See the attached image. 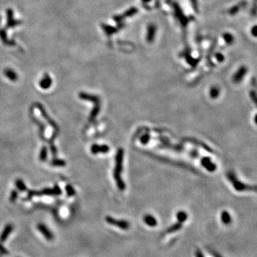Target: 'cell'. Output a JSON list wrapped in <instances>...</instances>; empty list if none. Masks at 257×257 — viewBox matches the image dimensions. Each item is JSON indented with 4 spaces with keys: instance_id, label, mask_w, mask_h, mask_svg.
Wrapping results in <instances>:
<instances>
[{
    "instance_id": "1",
    "label": "cell",
    "mask_w": 257,
    "mask_h": 257,
    "mask_svg": "<svg viewBox=\"0 0 257 257\" xmlns=\"http://www.w3.org/2000/svg\"><path fill=\"white\" fill-rule=\"evenodd\" d=\"M124 150L119 149L115 156V167L114 169V178L115 179L117 187L120 191H124L126 188L124 182L121 178V172L123 170Z\"/></svg>"
},
{
    "instance_id": "2",
    "label": "cell",
    "mask_w": 257,
    "mask_h": 257,
    "mask_svg": "<svg viewBox=\"0 0 257 257\" xmlns=\"http://www.w3.org/2000/svg\"><path fill=\"white\" fill-rule=\"evenodd\" d=\"M227 178L230 181L235 190L238 191H256V186H252L247 184H243L242 182H239L238 178H236L235 174L232 172H229L227 174Z\"/></svg>"
},
{
    "instance_id": "3",
    "label": "cell",
    "mask_w": 257,
    "mask_h": 257,
    "mask_svg": "<svg viewBox=\"0 0 257 257\" xmlns=\"http://www.w3.org/2000/svg\"><path fill=\"white\" fill-rule=\"evenodd\" d=\"M105 220L109 224L114 226L124 231L129 230L131 227L129 221L124 220V219H117L113 218L112 217H110V216H107L105 218Z\"/></svg>"
},
{
    "instance_id": "4",
    "label": "cell",
    "mask_w": 257,
    "mask_h": 257,
    "mask_svg": "<svg viewBox=\"0 0 257 257\" xmlns=\"http://www.w3.org/2000/svg\"><path fill=\"white\" fill-rule=\"evenodd\" d=\"M156 32H157V27L155 24H149L146 27V40L149 43H152L155 40Z\"/></svg>"
},
{
    "instance_id": "5",
    "label": "cell",
    "mask_w": 257,
    "mask_h": 257,
    "mask_svg": "<svg viewBox=\"0 0 257 257\" xmlns=\"http://www.w3.org/2000/svg\"><path fill=\"white\" fill-rule=\"evenodd\" d=\"M61 194V190L58 186L53 188V189H45L40 192L31 191L30 194L32 195H59Z\"/></svg>"
},
{
    "instance_id": "6",
    "label": "cell",
    "mask_w": 257,
    "mask_h": 257,
    "mask_svg": "<svg viewBox=\"0 0 257 257\" xmlns=\"http://www.w3.org/2000/svg\"><path fill=\"white\" fill-rule=\"evenodd\" d=\"M247 73V68L246 66H242L241 67L239 68V69L237 70L236 73L234 74V75L233 76L232 80L234 83L238 84L239 82L242 81V79H244V77Z\"/></svg>"
},
{
    "instance_id": "7",
    "label": "cell",
    "mask_w": 257,
    "mask_h": 257,
    "mask_svg": "<svg viewBox=\"0 0 257 257\" xmlns=\"http://www.w3.org/2000/svg\"><path fill=\"white\" fill-rule=\"evenodd\" d=\"M37 229L42 233V235L44 236L49 241H52L54 239V235L52 233L50 229L47 228V226H46L43 223H39L37 225Z\"/></svg>"
},
{
    "instance_id": "8",
    "label": "cell",
    "mask_w": 257,
    "mask_h": 257,
    "mask_svg": "<svg viewBox=\"0 0 257 257\" xmlns=\"http://www.w3.org/2000/svg\"><path fill=\"white\" fill-rule=\"evenodd\" d=\"M201 165L209 172H214L217 169V166L211 162V159L209 157H204L201 160Z\"/></svg>"
},
{
    "instance_id": "9",
    "label": "cell",
    "mask_w": 257,
    "mask_h": 257,
    "mask_svg": "<svg viewBox=\"0 0 257 257\" xmlns=\"http://www.w3.org/2000/svg\"><path fill=\"white\" fill-rule=\"evenodd\" d=\"M109 151V147L107 145H99V144H94L91 147V152L93 154H97L99 153H107Z\"/></svg>"
},
{
    "instance_id": "10",
    "label": "cell",
    "mask_w": 257,
    "mask_h": 257,
    "mask_svg": "<svg viewBox=\"0 0 257 257\" xmlns=\"http://www.w3.org/2000/svg\"><path fill=\"white\" fill-rule=\"evenodd\" d=\"M13 229V225L11 224V223H9V224L6 226L5 229H4V230L2 231V232L1 236H0V241H1V242H5V241L7 240V239L9 237V234L12 232Z\"/></svg>"
},
{
    "instance_id": "11",
    "label": "cell",
    "mask_w": 257,
    "mask_h": 257,
    "mask_svg": "<svg viewBox=\"0 0 257 257\" xmlns=\"http://www.w3.org/2000/svg\"><path fill=\"white\" fill-rule=\"evenodd\" d=\"M144 221L145 224L149 227H155L158 225V221L154 216L152 214H146L144 217Z\"/></svg>"
},
{
    "instance_id": "12",
    "label": "cell",
    "mask_w": 257,
    "mask_h": 257,
    "mask_svg": "<svg viewBox=\"0 0 257 257\" xmlns=\"http://www.w3.org/2000/svg\"><path fill=\"white\" fill-rule=\"evenodd\" d=\"M182 227H183V223H181L176 221L175 223L169 226L168 228L166 229L165 231H164V233H165V234H170V233L177 232V231H179L181 230Z\"/></svg>"
},
{
    "instance_id": "13",
    "label": "cell",
    "mask_w": 257,
    "mask_h": 257,
    "mask_svg": "<svg viewBox=\"0 0 257 257\" xmlns=\"http://www.w3.org/2000/svg\"><path fill=\"white\" fill-rule=\"evenodd\" d=\"M220 219L223 224L226 226L230 225L231 222H232V218H231V214H229V212H228L227 211H225V210L221 211L220 214Z\"/></svg>"
},
{
    "instance_id": "14",
    "label": "cell",
    "mask_w": 257,
    "mask_h": 257,
    "mask_svg": "<svg viewBox=\"0 0 257 257\" xmlns=\"http://www.w3.org/2000/svg\"><path fill=\"white\" fill-rule=\"evenodd\" d=\"M52 80L48 75H45L44 77L40 82V87L43 89H47L51 87Z\"/></svg>"
},
{
    "instance_id": "15",
    "label": "cell",
    "mask_w": 257,
    "mask_h": 257,
    "mask_svg": "<svg viewBox=\"0 0 257 257\" xmlns=\"http://www.w3.org/2000/svg\"><path fill=\"white\" fill-rule=\"evenodd\" d=\"M176 218L177 222L184 223L188 219V214L184 211H178L176 214Z\"/></svg>"
},
{
    "instance_id": "16",
    "label": "cell",
    "mask_w": 257,
    "mask_h": 257,
    "mask_svg": "<svg viewBox=\"0 0 257 257\" xmlns=\"http://www.w3.org/2000/svg\"><path fill=\"white\" fill-rule=\"evenodd\" d=\"M223 38L226 43L228 44H233V42H234V37H233L232 34H231V33L229 32L224 33V34H223Z\"/></svg>"
},
{
    "instance_id": "17",
    "label": "cell",
    "mask_w": 257,
    "mask_h": 257,
    "mask_svg": "<svg viewBox=\"0 0 257 257\" xmlns=\"http://www.w3.org/2000/svg\"><path fill=\"white\" fill-rule=\"evenodd\" d=\"M5 76H7L8 79H10L11 81H16V79H17V76L16 73H15L14 71H12V70L7 69L5 72Z\"/></svg>"
},
{
    "instance_id": "18",
    "label": "cell",
    "mask_w": 257,
    "mask_h": 257,
    "mask_svg": "<svg viewBox=\"0 0 257 257\" xmlns=\"http://www.w3.org/2000/svg\"><path fill=\"white\" fill-rule=\"evenodd\" d=\"M219 93H220V91H219V87H213L211 88V89H210L209 95L210 97H211V98H212V99H217V98L219 97Z\"/></svg>"
},
{
    "instance_id": "19",
    "label": "cell",
    "mask_w": 257,
    "mask_h": 257,
    "mask_svg": "<svg viewBox=\"0 0 257 257\" xmlns=\"http://www.w3.org/2000/svg\"><path fill=\"white\" fill-rule=\"evenodd\" d=\"M47 147H42V150H41L40 152V159L41 161H42V162H44L47 159Z\"/></svg>"
},
{
    "instance_id": "20",
    "label": "cell",
    "mask_w": 257,
    "mask_h": 257,
    "mask_svg": "<svg viewBox=\"0 0 257 257\" xmlns=\"http://www.w3.org/2000/svg\"><path fill=\"white\" fill-rule=\"evenodd\" d=\"M51 164H52L54 166H64L66 163L64 160L62 159H54L51 162Z\"/></svg>"
},
{
    "instance_id": "21",
    "label": "cell",
    "mask_w": 257,
    "mask_h": 257,
    "mask_svg": "<svg viewBox=\"0 0 257 257\" xmlns=\"http://www.w3.org/2000/svg\"><path fill=\"white\" fill-rule=\"evenodd\" d=\"M16 186H17V187L18 188V189L20 190V191H25V190H26V189H27L26 186H25L24 182H23L20 179H18L16 182Z\"/></svg>"
},
{
    "instance_id": "22",
    "label": "cell",
    "mask_w": 257,
    "mask_h": 257,
    "mask_svg": "<svg viewBox=\"0 0 257 257\" xmlns=\"http://www.w3.org/2000/svg\"><path fill=\"white\" fill-rule=\"evenodd\" d=\"M150 140V136L149 134H144L143 136L140 138V141L143 144H146L147 143L149 142Z\"/></svg>"
},
{
    "instance_id": "23",
    "label": "cell",
    "mask_w": 257,
    "mask_h": 257,
    "mask_svg": "<svg viewBox=\"0 0 257 257\" xmlns=\"http://www.w3.org/2000/svg\"><path fill=\"white\" fill-rule=\"evenodd\" d=\"M66 191H67L68 196H72V195H74V193H75V191H74V189L71 186H66Z\"/></svg>"
},
{
    "instance_id": "24",
    "label": "cell",
    "mask_w": 257,
    "mask_h": 257,
    "mask_svg": "<svg viewBox=\"0 0 257 257\" xmlns=\"http://www.w3.org/2000/svg\"><path fill=\"white\" fill-rule=\"evenodd\" d=\"M250 96H251V99L253 100V101H254V104H256V92L254 91H251L250 92Z\"/></svg>"
},
{
    "instance_id": "25",
    "label": "cell",
    "mask_w": 257,
    "mask_h": 257,
    "mask_svg": "<svg viewBox=\"0 0 257 257\" xmlns=\"http://www.w3.org/2000/svg\"><path fill=\"white\" fill-rule=\"evenodd\" d=\"M17 197H18V195H17V192L14 191H13L12 192H11V194L10 201L14 202V201H15V200H16L17 199Z\"/></svg>"
},
{
    "instance_id": "26",
    "label": "cell",
    "mask_w": 257,
    "mask_h": 257,
    "mask_svg": "<svg viewBox=\"0 0 257 257\" xmlns=\"http://www.w3.org/2000/svg\"><path fill=\"white\" fill-rule=\"evenodd\" d=\"M195 255H196V257H205L204 255L203 254V252H202V251L199 249H197V250H196Z\"/></svg>"
},
{
    "instance_id": "27",
    "label": "cell",
    "mask_w": 257,
    "mask_h": 257,
    "mask_svg": "<svg viewBox=\"0 0 257 257\" xmlns=\"http://www.w3.org/2000/svg\"><path fill=\"white\" fill-rule=\"evenodd\" d=\"M216 56H217V60L219 61V62H222V61H223V59H224V58H223V54H221V53H217V54L216 55Z\"/></svg>"
},
{
    "instance_id": "28",
    "label": "cell",
    "mask_w": 257,
    "mask_h": 257,
    "mask_svg": "<svg viewBox=\"0 0 257 257\" xmlns=\"http://www.w3.org/2000/svg\"><path fill=\"white\" fill-rule=\"evenodd\" d=\"M0 252H1L2 253H3V254H8L7 249H6L5 248H4V247L2 246V245H0Z\"/></svg>"
},
{
    "instance_id": "29",
    "label": "cell",
    "mask_w": 257,
    "mask_h": 257,
    "mask_svg": "<svg viewBox=\"0 0 257 257\" xmlns=\"http://www.w3.org/2000/svg\"><path fill=\"white\" fill-rule=\"evenodd\" d=\"M213 254H214V257H221L220 255H219V254H218V253H217V252H214L213 253Z\"/></svg>"
},
{
    "instance_id": "30",
    "label": "cell",
    "mask_w": 257,
    "mask_h": 257,
    "mask_svg": "<svg viewBox=\"0 0 257 257\" xmlns=\"http://www.w3.org/2000/svg\"><path fill=\"white\" fill-rule=\"evenodd\" d=\"M142 1H144V2H150L151 0H142Z\"/></svg>"
}]
</instances>
